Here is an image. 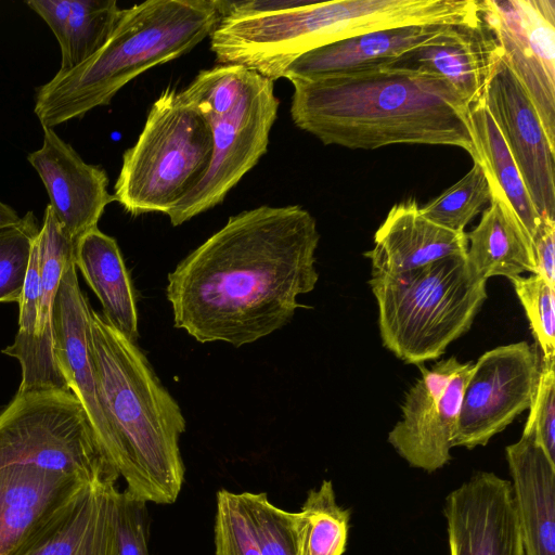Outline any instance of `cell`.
<instances>
[{"mask_svg":"<svg viewBox=\"0 0 555 555\" xmlns=\"http://www.w3.org/2000/svg\"><path fill=\"white\" fill-rule=\"evenodd\" d=\"M469 107L475 144L488 179L502 192L532 241L543 219L533 205L517 165L482 99Z\"/></svg>","mask_w":555,"mask_h":555,"instance_id":"d4e9b609","label":"cell"},{"mask_svg":"<svg viewBox=\"0 0 555 555\" xmlns=\"http://www.w3.org/2000/svg\"><path fill=\"white\" fill-rule=\"evenodd\" d=\"M26 4L48 24L60 48L63 49L70 14V0H29Z\"/></svg>","mask_w":555,"mask_h":555,"instance_id":"8d00e7d4","label":"cell"},{"mask_svg":"<svg viewBox=\"0 0 555 555\" xmlns=\"http://www.w3.org/2000/svg\"><path fill=\"white\" fill-rule=\"evenodd\" d=\"M146 503L120 491L117 512L118 555H150Z\"/></svg>","mask_w":555,"mask_h":555,"instance_id":"e575fe53","label":"cell"},{"mask_svg":"<svg viewBox=\"0 0 555 555\" xmlns=\"http://www.w3.org/2000/svg\"><path fill=\"white\" fill-rule=\"evenodd\" d=\"M503 51L481 17L449 25L428 42L388 66L426 72L446 79L469 105L479 102Z\"/></svg>","mask_w":555,"mask_h":555,"instance_id":"2e32d148","label":"cell"},{"mask_svg":"<svg viewBox=\"0 0 555 555\" xmlns=\"http://www.w3.org/2000/svg\"><path fill=\"white\" fill-rule=\"evenodd\" d=\"M472 367L455 357L429 370L421 366V378L405 393L402 417L388 434V442L410 466L433 473L450 462Z\"/></svg>","mask_w":555,"mask_h":555,"instance_id":"8fae6325","label":"cell"},{"mask_svg":"<svg viewBox=\"0 0 555 555\" xmlns=\"http://www.w3.org/2000/svg\"><path fill=\"white\" fill-rule=\"evenodd\" d=\"M50 197V207L74 244L98 228L105 207L115 202L108 178L99 166L85 163L52 128H43L41 149L28 154Z\"/></svg>","mask_w":555,"mask_h":555,"instance_id":"9a60e30c","label":"cell"},{"mask_svg":"<svg viewBox=\"0 0 555 555\" xmlns=\"http://www.w3.org/2000/svg\"><path fill=\"white\" fill-rule=\"evenodd\" d=\"M350 512L337 501L331 480L308 491L298 512H292L298 555H343L348 541Z\"/></svg>","mask_w":555,"mask_h":555,"instance_id":"484cf974","label":"cell"},{"mask_svg":"<svg viewBox=\"0 0 555 555\" xmlns=\"http://www.w3.org/2000/svg\"><path fill=\"white\" fill-rule=\"evenodd\" d=\"M91 350L101 396L116 439L113 465L125 491L142 502L173 503L185 468L179 439L185 418L145 354L95 310Z\"/></svg>","mask_w":555,"mask_h":555,"instance_id":"3957f363","label":"cell"},{"mask_svg":"<svg viewBox=\"0 0 555 555\" xmlns=\"http://www.w3.org/2000/svg\"><path fill=\"white\" fill-rule=\"evenodd\" d=\"M479 5L555 146V1L483 0Z\"/></svg>","mask_w":555,"mask_h":555,"instance_id":"30bf717a","label":"cell"},{"mask_svg":"<svg viewBox=\"0 0 555 555\" xmlns=\"http://www.w3.org/2000/svg\"><path fill=\"white\" fill-rule=\"evenodd\" d=\"M214 537L215 555H262L243 492H217Z\"/></svg>","mask_w":555,"mask_h":555,"instance_id":"4dcf8cb0","label":"cell"},{"mask_svg":"<svg viewBox=\"0 0 555 555\" xmlns=\"http://www.w3.org/2000/svg\"><path fill=\"white\" fill-rule=\"evenodd\" d=\"M450 555H526L515 512L511 481L477 472L448 494Z\"/></svg>","mask_w":555,"mask_h":555,"instance_id":"4fadbf2b","label":"cell"},{"mask_svg":"<svg viewBox=\"0 0 555 555\" xmlns=\"http://www.w3.org/2000/svg\"><path fill=\"white\" fill-rule=\"evenodd\" d=\"M505 454L525 553L555 555V464L526 425Z\"/></svg>","mask_w":555,"mask_h":555,"instance_id":"d6986e66","label":"cell"},{"mask_svg":"<svg viewBox=\"0 0 555 555\" xmlns=\"http://www.w3.org/2000/svg\"><path fill=\"white\" fill-rule=\"evenodd\" d=\"M535 274L555 287V222L543 220L532 238Z\"/></svg>","mask_w":555,"mask_h":555,"instance_id":"d590c367","label":"cell"},{"mask_svg":"<svg viewBox=\"0 0 555 555\" xmlns=\"http://www.w3.org/2000/svg\"><path fill=\"white\" fill-rule=\"evenodd\" d=\"M486 282L470 269L466 255L372 276L384 347L408 364L439 359L470 328L487 299Z\"/></svg>","mask_w":555,"mask_h":555,"instance_id":"8992f818","label":"cell"},{"mask_svg":"<svg viewBox=\"0 0 555 555\" xmlns=\"http://www.w3.org/2000/svg\"><path fill=\"white\" fill-rule=\"evenodd\" d=\"M555 362L542 363L526 426L535 442L555 464Z\"/></svg>","mask_w":555,"mask_h":555,"instance_id":"836d02e7","label":"cell"},{"mask_svg":"<svg viewBox=\"0 0 555 555\" xmlns=\"http://www.w3.org/2000/svg\"><path fill=\"white\" fill-rule=\"evenodd\" d=\"M88 483L59 473L0 470V555H15Z\"/></svg>","mask_w":555,"mask_h":555,"instance_id":"ffe728a7","label":"cell"},{"mask_svg":"<svg viewBox=\"0 0 555 555\" xmlns=\"http://www.w3.org/2000/svg\"><path fill=\"white\" fill-rule=\"evenodd\" d=\"M117 480L86 485L15 555H118Z\"/></svg>","mask_w":555,"mask_h":555,"instance_id":"e0dca14e","label":"cell"},{"mask_svg":"<svg viewBox=\"0 0 555 555\" xmlns=\"http://www.w3.org/2000/svg\"><path fill=\"white\" fill-rule=\"evenodd\" d=\"M212 156L207 120L175 88L153 103L137 142L122 156L115 201L130 215L167 214L204 178Z\"/></svg>","mask_w":555,"mask_h":555,"instance_id":"52a82bcc","label":"cell"},{"mask_svg":"<svg viewBox=\"0 0 555 555\" xmlns=\"http://www.w3.org/2000/svg\"><path fill=\"white\" fill-rule=\"evenodd\" d=\"M122 14L115 0H70L60 72L83 63L111 38Z\"/></svg>","mask_w":555,"mask_h":555,"instance_id":"4316f807","label":"cell"},{"mask_svg":"<svg viewBox=\"0 0 555 555\" xmlns=\"http://www.w3.org/2000/svg\"><path fill=\"white\" fill-rule=\"evenodd\" d=\"M181 93L207 120L212 156L202 181L166 214L175 227L220 204L259 162L280 104L273 81L240 65L204 69Z\"/></svg>","mask_w":555,"mask_h":555,"instance_id":"5b68a950","label":"cell"},{"mask_svg":"<svg viewBox=\"0 0 555 555\" xmlns=\"http://www.w3.org/2000/svg\"><path fill=\"white\" fill-rule=\"evenodd\" d=\"M39 231L31 211L0 229V302H20Z\"/></svg>","mask_w":555,"mask_h":555,"instance_id":"f546056e","label":"cell"},{"mask_svg":"<svg viewBox=\"0 0 555 555\" xmlns=\"http://www.w3.org/2000/svg\"><path fill=\"white\" fill-rule=\"evenodd\" d=\"M243 493L262 555H298L292 512L275 506L266 493Z\"/></svg>","mask_w":555,"mask_h":555,"instance_id":"d6a6232c","label":"cell"},{"mask_svg":"<svg viewBox=\"0 0 555 555\" xmlns=\"http://www.w3.org/2000/svg\"><path fill=\"white\" fill-rule=\"evenodd\" d=\"M465 232L440 227L421 212L413 198L395 204L374 236L370 259L372 276L392 275L425 267L440 259L466 255Z\"/></svg>","mask_w":555,"mask_h":555,"instance_id":"ac0fdd59","label":"cell"},{"mask_svg":"<svg viewBox=\"0 0 555 555\" xmlns=\"http://www.w3.org/2000/svg\"><path fill=\"white\" fill-rule=\"evenodd\" d=\"M491 199L478 225L466 233V260L487 281L521 273L535 274L532 241L498 186L489 181Z\"/></svg>","mask_w":555,"mask_h":555,"instance_id":"7402d4cb","label":"cell"},{"mask_svg":"<svg viewBox=\"0 0 555 555\" xmlns=\"http://www.w3.org/2000/svg\"><path fill=\"white\" fill-rule=\"evenodd\" d=\"M221 20L217 0H147L122 9L107 42L37 90L35 114L52 128L107 105L129 81L190 52Z\"/></svg>","mask_w":555,"mask_h":555,"instance_id":"277c9868","label":"cell"},{"mask_svg":"<svg viewBox=\"0 0 555 555\" xmlns=\"http://www.w3.org/2000/svg\"><path fill=\"white\" fill-rule=\"evenodd\" d=\"M508 280L542 351V363L555 362V287L538 274L516 275Z\"/></svg>","mask_w":555,"mask_h":555,"instance_id":"1f68e13d","label":"cell"},{"mask_svg":"<svg viewBox=\"0 0 555 555\" xmlns=\"http://www.w3.org/2000/svg\"><path fill=\"white\" fill-rule=\"evenodd\" d=\"M91 310L80 289L73 255L63 271L54 304V357L67 386L86 409L113 465L116 439L101 396L91 350Z\"/></svg>","mask_w":555,"mask_h":555,"instance_id":"5bb4252c","label":"cell"},{"mask_svg":"<svg viewBox=\"0 0 555 555\" xmlns=\"http://www.w3.org/2000/svg\"><path fill=\"white\" fill-rule=\"evenodd\" d=\"M59 473L88 482L119 478L72 390L16 392L0 411V470Z\"/></svg>","mask_w":555,"mask_h":555,"instance_id":"ba28073f","label":"cell"},{"mask_svg":"<svg viewBox=\"0 0 555 555\" xmlns=\"http://www.w3.org/2000/svg\"><path fill=\"white\" fill-rule=\"evenodd\" d=\"M540 369L537 350L526 341L485 352L466 382L452 447L486 446L529 410Z\"/></svg>","mask_w":555,"mask_h":555,"instance_id":"9c48e42d","label":"cell"},{"mask_svg":"<svg viewBox=\"0 0 555 555\" xmlns=\"http://www.w3.org/2000/svg\"><path fill=\"white\" fill-rule=\"evenodd\" d=\"M40 293L37 326V390L65 389L67 386L54 357V304L67 261L74 255V242L56 220L50 205L37 236Z\"/></svg>","mask_w":555,"mask_h":555,"instance_id":"cb8c5ba5","label":"cell"},{"mask_svg":"<svg viewBox=\"0 0 555 555\" xmlns=\"http://www.w3.org/2000/svg\"><path fill=\"white\" fill-rule=\"evenodd\" d=\"M491 191L487 171L481 162H474L472 169L438 197L421 207L422 215L446 229L464 232L490 202Z\"/></svg>","mask_w":555,"mask_h":555,"instance_id":"83f0119b","label":"cell"},{"mask_svg":"<svg viewBox=\"0 0 555 555\" xmlns=\"http://www.w3.org/2000/svg\"><path fill=\"white\" fill-rule=\"evenodd\" d=\"M289 81L294 124L326 145H450L481 162L469 105L437 75L382 65Z\"/></svg>","mask_w":555,"mask_h":555,"instance_id":"7a4b0ae2","label":"cell"},{"mask_svg":"<svg viewBox=\"0 0 555 555\" xmlns=\"http://www.w3.org/2000/svg\"><path fill=\"white\" fill-rule=\"evenodd\" d=\"M543 220L555 222V146L504 56L482 98Z\"/></svg>","mask_w":555,"mask_h":555,"instance_id":"7c38bea8","label":"cell"},{"mask_svg":"<svg viewBox=\"0 0 555 555\" xmlns=\"http://www.w3.org/2000/svg\"><path fill=\"white\" fill-rule=\"evenodd\" d=\"M315 219L259 206L225 224L168 274L173 323L198 343L251 344L286 325L319 280Z\"/></svg>","mask_w":555,"mask_h":555,"instance_id":"6da1fadb","label":"cell"},{"mask_svg":"<svg viewBox=\"0 0 555 555\" xmlns=\"http://www.w3.org/2000/svg\"><path fill=\"white\" fill-rule=\"evenodd\" d=\"M452 25V24H451ZM449 25L427 24L362 34L311 50L295 60L284 77L314 78L388 65L441 34Z\"/></svg>","mask_w":555,"mask_h":555,"instance_id":"44dd1931","label":"cell"},{"mask_svg":"<svg viewBox=\"0 0 555 555\" xmlns=\"http://www.w3.org/2000/svg\"><path fill=\"white\" fill-rule=\"evenodd\" d=\"M74 261L99 298L103 317L129 340L138 338L134 291L116 240L98 228L74 246Z\"/></svg>","mask_w":555,"mask_h":555,"instance_id":"603a6c76","label":"cell"},{"mask_svg":"<svg viewBox=\"0 0 555 555\" xmlns=\"http://www.w3.org/2000/svg\"><path fill=\"white\" fill-rule=\"evenodd\" d=\"M40 293L39 248L35 240L23 295L18 302V331L11 346L2 350L15 358L22 369L17 392L37 390V326Z\"/></svg>","mask_w":555,"mask_h":555,"instance_id":"f1b7e54d","label":"cell"},{"mask_svg":"<svg viewBox=\"0 0 555 555\" xmlns=\"http://www.w3.org/2000/svg\"><path fill=\"white\" fill-rule=\"evenodd\" d=\"M20 220L21 217H18L16 211L0 201V229L7 225L15 224Z\"/></svg>","mask_w":555,"mask_h":555,"instance_id":"74e56055","label":"cell"}]
</instances>
